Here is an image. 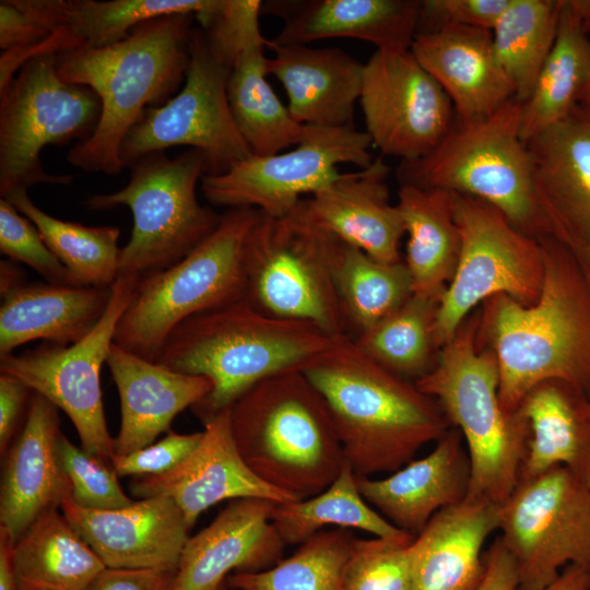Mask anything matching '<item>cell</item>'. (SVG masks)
Masks as SVG:
<instances>
[{"mask_svg":"<svg viewBox=\"0 0 590 590\" xmlns=\"http://www.w3.org/2000/svg\"><path fill=\"white\" fill-rule=\"evenodd\" d=\"M544 280L536 303L507 295L481 304L476 340L493 352L502 406L514 412L524 394L548 379L590 394V286L566 245L541 237Z\"/></svg>","mask_w":590,"mask_h":590,"instance_id":"cell-1","label":"cell"},{"mask_svg":"<svg viewBox=\"0 0 590 590\" xmlns=\"http://www.w3.org/2000/svg\"><path fill=\"white\" fill-rule=\"evenodd\" d=\"M300 371L327 404L357 477L396 472L451 426L437 401L341 337Z\"/></svg>","mask_w":590,"mask_h":590,"instance_id":"cell-2","label":"cell"},{"mask_svg":"<svg viewBox=\"0 0 590 590\" xmlns=\"http://www.w3.org/2000/svg\"><path fill=\"white\" fill-rule=\"evenodd\" d=\"M193 13H176L134 26L122 40L56 57L64 82L88 86L101 102L92 134L75 143L67 161L85 172L116 175L123 168V139L150 107L169 99L186 78Z\"/></svg>","mask_w":590,"mask_h":590,"instance_id":"cell-3","label":"cell"},{"mask_svg":"<svg viewBox=\"0 0 590 590\" xmlns=\"http://www.w3.org/2000/svg\"><path fill=\"white\" fill-rule=\"evenodd\" d=\"M335 339L314 324L266 315L244 298L179 323L156 362L211 381V392L191 408L203 422L260 381L300 370Z\"/></svg>","mask_w":590,"mask_h":590,"instance_id":"cell-4","label":"cell"},{"mask_svg":"<svg viewBox=\"0 0 590 590\" xmlns=\"http://www.w3.org/2000/svg\"><path fill=\"white\" fill-rule=\"evenodd\" d=\"M229 422L247 465L295 500L324 491L346 463L327 404L300 370L253 386L229 408Z\"/></svg>","mask_w":590,"mask_h":590,"instance_id":"cell-5","label":"cell"},{"mask_svg":"<svg viewBox=\"0 0 590 590\" xmlns=\"http://www.w3.org/2000/svg\"><path fill=\"white\" fill-rule=\"evenodd\" d=\"M475 309L441 347L432 370L414 384L462 434L471 468L467 497L502 505L518 484L529 429L516 410L502 406L497 362L479 345Z\"/></svg>","mask_w":590,"mask_h":590,"instance_id":"cell-6","label":"cell"},{"mask_svg":"<svg viewBox=\"0 0 590 590\" xmlns=\"http://www.w3.org/2000/svg\"><path fill=\"white\" fill-rule=\"evenodd\" d=\"M522 102L511 98L494 113L453 121L442 140L426 155L401 161L400 185L446 190L486 201L522 233L550 236L532 185V163L521 139Z\"/></svg>","mask_w":590,"mask_h":590,"instance_id":"cell-7","label":"cell"},{"mask_svg":"<svg viewBox=\"0 0 590 590\" xmlns=\"http://www.w3.org/2000/svg\"><path fill=\"white\" fill-rule=\"evenodd\" d=\"M259 210L227 209L216 229L172 267L139 279L114 343L156 362L186 319L245 298V253Z\"/></svg>","mask_w":590,"mask_h":590,"instance_id":"cell-8","label":"cell"},{"mask_svg":"<svg viewBox=\"0 0 590 590\" xmlns=\"http://www.w3.org/2000/svg\"><path fill=\"white\" fill-rule=\"evenodd\" d=\"M120 190L84 201L91 210L128 206L133 227L120 249L118 276L142 278L187 257L219 226L222 214L199 203L196 188L204 175L202 154L189 149L175 158L163 152L135 162Z\"/></svg>","mask_w":590,"mask_h":590,"instance_id":"cell-9","label":"cell"},{"mask_svg":"<svg viewBox=\"0 0 590 590\" xmlns=\"http://www.w3.org/2000/svg\"><path fill=\"white\" fill-rule=\"evenodd\" d=\"M333 238L298 204L281 217L259 211L246 243L245 299L266 315L351 338L330 268Z\"/></svg>","mask_w":590,"mask_h":590,"instance_id":"cell-10","label":"cell"},{"mask_svg":"<svg viewBox=\"0 0 590 590\" xmlns=\"http://www.w3.org/2000/svg\"><path fill=\"white\" fill-rule=\"evenodd\" d=\"M56 57L28 60L0 92L1 198L40 182L69 185L72 176L44 172L40 152L51 144L81 142L98 123V96L88 86L61 80Z\"/></svg>","mask_w":590,"mask_h":590,"instance_id":"cell-11","label":"cell"},{"mask_svg":"<svg viewBox=\"0 0 590 590\" xmlns=\"http://www.w3.org/2000/svg\"><path fill=\"white\" fill-rule=\"evenodd\" d=\"M455 219L461 249L452 280L436 311L440 349L484 300L507 295L529 306L538 302L544 280L539 239L519 231L494 205L453 192Z\"/></svg>","mask_w":590,"mask_h":590,"instance_id":"cell-12","label":"cell"},{"mask_svg":"<svg viewBox=\"0 0 590 590\" xmlns=\"http://www.w3.org/2000/svg\"><path fill=\"white\" fill-rule=\"evenodd\" d=\"M229 68L211 51L203 30H192L184 86L166 103L148 108L122 141L123 167L167 148L188 145L204 158V175L225 173L252 153L227 99Z\"/></svg>","mask_w":590,"mask_h":590,"instance_id":"cell-13","label":"cell"},{"mask_svg":"<svg viewBox=\"0 0 590 590\" xmlns=\"http://www.w3.org/2000/svg\"><path fill=\"white\" fill-rule=\"evenodd\" d=\"M499 538L519 590H541L568 565L590 570V486L565 467L521 481L499 505Z\"/></svg>","mask_w":590,"mask_h":590,"instance_id":"cell-14","label":"cell"},{"mask_svg":"<svg viewBox=\"0 0 590 590\" xmlns=\"http://www.w3.org/2000/svg\"><path fill=\"white\" fill-rule=\"evenodd\" d=\"M138 281L133 276L117 278L104 316L81 341L68 346L42 344L0 356V373L16 377L63 411L76 429L81 447L107 461L114 455L115 438L104 413L101 370Z\"/></svg>","mask_w":590,"mask_h":590,"instance_id":"cell-15","label":"cell"},{"mask_svg":"<svg viewBox=\"0 0 590 590\" xmlns=\"http://www.w3.org/2000/svg\"><path fill=\"white\" fill-rule=\"evenodd\" d=\"M366 132L347 128L306 126L303 140L288 152L251 154L225 173L203 175L201 191L215 206L253 208L266 215L290 214L304 194L334 181L339 164L364 169L373 163Z\"/></svg>","mask_w":590,"mask_h":590,"instance_id":"cell-16","label":"cell"},{"mask_svg":"<svg viewBox=\"0 0 590 590\" xmlns=\"http://www.w3.org/2000/svg\"><path fill=\"white\" fill-rule=\"evenodd\" d=\"M359 104L371 145L401 161L429 153L453 123L450 98L410 49L373 54Z\"/></svg>","mask_w":590,"mask_h":590,"instance_id":"cell-17","label":"cell"},{"mask_svg":"<svg viewBox=\"0 0 590 590\" xmlns=\"http://www.w3.org/2000/svg\"><path fill=\"white\" fill-rule=\"evenodd\" d=\"M202 424V438L193 451L165 474L132 480L129 487L133 496L173 499L190 527L203 511L226 499L262 498L276 504L295 500L263 482L247 465L232 434L229 409Z\"/></svg>","mask_w":590,"mask_h":590,"instance_id":"cell-18","label":"cell"},{"mask_svg":"<svg viewBox=\"0 0 590 590\" xmlns=\"http://www.w3.org/2000/svg\"><path fill=\"white\" fill-rule=\"evenodd\" d=\"M60 510L109 568L176 573L191 529L174 500L161 495L115 509L84 508L68 496Z\"/></svg>","mask_w":590,"mask_h":590,"instance_id":"cell-19","label":"cell"},{"mask_svg":"<svg viewBox=\"0 0 590 590\" xmlns=\"http://www.w3.org/2000/svg\"><path fill=\"white\" fill-rule=\"evenodd\" d=\"M276 503L241 498L187 540L172 590H217L235 573L268 569L283 559L285 543L272 523Z\"/></svg>","mask_w":590,"mask_h":590,"instance_id":"cell-20","label":"cell"},{"mask_svg":"<svg viewBox=\"0 0 590 590\" xmlns=\"http://www.w3.org/2000/svg\"><path fill=\"white\" fill-rule=\"evenodd\" d=\"M527 145L550 236L570 249L582 246L590 240V118L577 106Z\"/></svg>","mask_w":590,"mask_h":590,"instance_id":"cell-21","label":"cell"},{"mask_svg":"<svg viewBox=\"0 0 590 590\" xmlns=\"http://www.w3.org/2000/svg\"><path fill=\"white\" fill-rule=\"evenodd\" d=\"M60 434L58 409L33 392L25 421L4 455L1 472L0 528L14 543L37 518L60 509L70 496L57 453Z\"/></svg>","mask_w":590,"mask_h":590,"instance_id":"cell-22","label":"cell"},{"mask_svg":"<svg viewBox=\"0 0 590 590\" xmlns=\"http://www.w3.org/2000/svg\"><path fill=\"white\" fill-rule=\"evenodd\" d=\"M380 160L359 172L341 173L332 182L303 198L298 208L318 228L354 246L371 258L402 261L400 241L405 234L397 204H391Z\"/></svg>","mask_w":590,"mask_h":590,"instance_id":"cell-23","label":"cell"},{"mask_svg":"<svg viewBox=\"0 0 590 590\" xmlns=\"http://www.w3.org/2000/svg\"><path fill=\"white\" fill-rule=\"evenodd\" d=\"M410 50L448 95L457 120L485 117L515 97L492 31L444 24L416 34Z\"/></svg>","mask_w":590,"mask_h":590,"instance_id":"cell-24","label":"cell"},{"mask_svg":"<svg viewBox=\"0 0 590 590\" xmlns=\"http://www.w3.org/2000/svg\"><path fill=\"white\" fill-rule=\"evenodd\" d=\"M420 0H269L261 13L284 25L274 45H306L332 37L368 42L376 50H408L417 34Z\"/></svg>","mask_w":590,"mask_h":590,"instance_id":"cell-25","label":"cell"},{"mask_svg":"<svg viewBox=\"0 0 590 590\" xmlns=\"http://www.w3.org/2000/svg\"><path fill=\"white\" fill-rule=\"evenodd\" d=\"M470 476L462 434L450 427L424 458L384 479L357 477V486L391 524L416 536L436 512L467 497Z\"/></svg>","mask_w":590,"mask_h":590,"instance_id":"cell-26","label":"cell"},{"mask_svg":"<svg viewBox=\"0 0 590 590\" xmlns=\"http://www.w3.org/2000/svg\"><path fill=\"white\" fill-rule=\"evenodd\" d=\"M120 398L114 455H127L170 430L174 418L212 390L204 376L174 371L113 343L106 359Z\"/></svg>","mask_w":590,"mask_h":590,"instance_id":"cell-27","label":"cell"},{"mask_svg":"<svg viewBox=\"0 0 590 590\" xmlns=\"http://www.w3.org/2000/svg\"><path fill=\"white\" fill-rule=\"evenodd\" d=\"M267 58V72L283 85L288 110L300 125L354 128L355 103L359 101L364 64L338 47L274 45Z\"/></svg>","mask_w":590,"mask_h":590,"instance_id":"cell-28","label":"cell"},{"mask_svg":"<svg viewBox=\"0 0 590 590\" xmlns=\"http://www.w3.org/2000/svg\"><path fill=\"white\" fill-rule=\"evenodd\" d=\"M498 524L499 505L485 499L465 497L436 512L411 542V590H475L483 546Z\"/></svg>","mask_w":590,"mask_h":590,"instance_id":"cell-29","label":"cell"},{"mask_svg":"<svg viewBox=\"0 0 590 590\" xmlns=\"http://www.w3.org/2000/svg\"><path fill=\"white\" fill-rule=\"evenodd\" d=\"M516 411L529 429L518 483L562 465L590 486V394L573 382L548 379L531 388Z\"/></svg>","mask_w":590,"mask_h":590,"instance_id":"cell-30","label":"cell"},{"mask_svg":"<svg viewBox=\"0 0 590 590\" xmlns=\"http://www.w3.org/2000/svg\"><path fill=\"white\" fill-rule=\"evenodd\" d=\"M110 287L22 282L1 292L0 356L34 340L68 346L85 338L104 316Z\"/></svg>","mask_w":590,"mask_h":590,"instance_id":"cell-31","label":"cell"},{"mask_svg":"<svg viewBox=\"0 0 590 590\" xmlns=\"http://www.w3.org/2000/svg\"><path fill=\"white\" fill-rule=\"evenodd\" d=\"M47 32L61 36L66 52L103 48L122 40L148 20L176 14L198 15L214 0H14Z\"/></svg>","mask_w":590,"mask_h":590,"instance_id":"cell-32","label":"cell"},{"mask_svg":"<svg viewBox=\"0 0 590 590\" xmlns=\"http://www.w3.org/2000/svg\"><path fill=\"white\" fill-rule=\"evenodd\" d=\"M397 206L408 234L403 261L412 292L438 304L453 278L461 249L453 192L400 185Z\"/></svg>","mask_w":590,"mask_h":590,"instance_id":"cell-33","label":"cell"},{"mask_svg":"<svg viewBox=\"0 0 590 590\" xmlns=\"http://www.w3.org/2000/svg\"><path fill=\"white\" fill-rule=\"evenodd\" d=\"M12 560L21 590H86L106 568L60 509L31 524L14 543Z\"/></svg>","mask_w":590,"mask_h":590,"instance_id":"cell-34","label":"cell"},{"mask_svg":"<svg viewBox=\"0 0 590 590\" xmlns=\"http://www.w3.org/2000/svg\"><path fill=\"white\" fill-rule=\"evenodd\" d=\"M267 43L261 34L238 50L226 85L235 122L255 155H271L297 145L306 132V126L293 118L266 79Z\"/></svg>","mask_w":590,"mask_h":590,"instance_id":"cell-35","label":"cell"},{"mask_svg":"<svg viewBox=\"0 0 590 590\" xmlns=\"http://www.w3.org/2000/svg\"><path fill=\"white\" fill-rule=\"evenodd\" d=\"M590 79V37L568 0H562L553 48L522 102L520 134L524 143L567 117Z\"/></svg>","mask_w":590,"mask_h":590,"instance_id":"cell-36","label":"cell"},{"mask_svg":"<svg viewBox=\"0 0 590 590\" xmlns=\"http://www.w3.org/2000/svg\"><path fill=\"white\" fill-rule=\"evenodd\" d=\"M330 263L352 339L393 312L413 294L403 260L382 262L334 237Z\"/></svg>","mask_w":590,"mask_h":590,"instance_id":"cell-37","label":"cell"},{"mask_svg":"<svg viewBox=\"0 0 590 590\" xmlns=\"http://www.w3.org/2000/svg\"><path fill=\"white\" fill-rule=\"evenodd\" d=\"M271 519L286 545L302 544L328 526L357 529L386 539L412 536L369 506L347 462L321 493L306 499L275 504Z\"/></svg>","mask_w":590,"mask_h":590,"instance_id":"cell-38","label":"cell"},{"mask_svg":"<svg viewBox=\"0 0 590 590\" xmlns=\"http://www.w3.org/2000/svg\"><path fill=\"white\" fill-rule=\"evenodd\" d=\"M3 199L37 227L47 247L80 285L110 287L115 283L121 249L118 227L56 219L36 206L26 190L13 191Z\"/></svg>","mask_w":590,"mask_h":590,"instance_id":"cell-39","label":"cell"},{"mask_svg":"<svg viewBox=\"0 0 590 590\" xmlns=\"http://www.w3.org/2000/svg\"><path fill=\"white\" fill-rule=\"evenodd\" d=\"M437 306L436 302L412 294L353 341L374 362L415 382L432 370L441 350L435 332Z\"/></svg>","mask_w":590,"mask_h":590,"instance_id":"cell-40","label":"cell"},{"mask_svg":"<svg viewBox=\"0 0 590 590\" xmlns=\"http://www.w3.org/2000/svg\"><path fill=\"white\" fill-rule=\"evenodd\" d=\"M562 0H509L492 31L498 61L515 97L524 102L553 48Z\"/></svg>","mask_w":590,"mask_h":590,"instance_id":"cell-41","label":"cell"},{"mask_svg":"<svg viewBox=\"0 0 590 590\" xmlns=\"http://www.w3.org/2000/svg\"><path fill=\"white\" fill-rule=\"evenodd\" d=\"M354 536L345 529L321 530L290 557L256 573H235L226 585L234 590H340Z\"/></svg>","mask_w":590,"mask_h":590,"instance_id":"cell-42","label":"cell"},{"mask_svg":"<svg viewBox=\"0 0 590 590\" xmlns=\"http://www.w3.org/2000/svg\"><path fill=\"white\" fill-rule=\"evenodd\" d=\"M413 539L354 538L340 590H411Z\"/></svg>","mask_w":590,"mask_h":590,"instance_id":"cell-43","label":"cell"},{"mask_svg":"<svg viewBox=\"0 0 590 590\" xmlns=\"http://www.w3.org/2000/svg\"><path fill=\"white\" fill-rule=\"evenodd\" d=\"M61 469L68 480L70 498L88 509H115L132 504L119 484L110 461L72 444L62 433L57 441Z\"/></svg>","mask_w":590,"mask_h":590,"instance_id":"cell-44","label":"cell"},{"mask_svg":"<svg viewBox=\"0 0 590 590\" xmlns=\"http://www.w3.org/2000/svg\"><path fill=\"white\" fill-rule=\"evenodd\" d=\"M0 252L27 264L46 282L80 285L44 241L37 227L5 199H0Z\"/></svg>","mask_w":590,"mask_h":590,"instance_id":"cell-45","label":"cell"},{"mask_svg":"<svg viewBox=\"0 0 590 590\" xmlns=\"http://www.w3.org/2000/svg\"><path fill=\"white\" fill-rule=\"evenodd\" d=\"M202 432L178 434L173 430L157 442L127 455H113L110 463L118 476H157L184 461L199 445Z\"/></svg>","mask_w":590,"mask_h":590,"instance_id":"cell-46","label":"cell"},{"mask_svg":"<svg viewBox=\"0 0 590 590\" xmlns=\"http://www.w3.org/2000/svg\"><path fill=\"white\" fill-rule=\"evenodd\" d=\"M509 0H423L417 34L444 24L493 31Z\"/></svg>","mask_w":590,"mask_h":590,"instance_id":"cell-47","label":"cell"},{"mask_svg":"<svg viewBox=\"0 0 590 590\" xmlns=\"http://www.w3.org/2000/svg\"><path fill=\"white\" fill-rule=\"evenodd\" d=\"M33 391L14 376L0 373V453L3 457L25 420Z\"/></svg>","mask_w":590,"mask_h":590,"instance_id":"cell-48","label":"cell"},{"mask_svg":"<svg viewBox=\"0 0 590 590\" xmlns=\"http://www.w3.org/2000/svg\"><path fill=\"white\" fill-rule=\"evenodd\" d=\"M175 571L157 569H103L86 590H172Z\"/></svg>","mask_w":590,"mask_h":590,"instance_id":"cell-49","label":"cell"},{"mask_svg":"<svg viewBox=\"0 0 590 590\" xmlns=\"http://www.w3.org/2000/svg\"><path fill=\"white\" fill-rule=\"evenodd\" d=\"M49 35L50 33L20 9L14 0L0 2V48L3 51L35 46Z\"/></svg>","mask_w":590,"mask_h":590,"instance_id":"cell-50","label":"cell"},{"mask_svg":"<svg viewBox=\"0 0 590 590\" xmlns=\"http://www.w3.org/2000/svg\"><path fill=\"white\" fill-rule=\"evenodd\" d=\"M485 569L475 590H517V566L498 536L484 552Z\"/></svg>","mask_w":590,"mask_h":590,"instance_id":"cell-51","label":"cell"},{"mask_svg":"<svg viewBox=\"0 0 590 590\" xmlns=\"http://www.w3.org/2000/svg\"><path fill=\"white\" fill-rule=\"evenodd\" d=\"M13 545L10 534L0 528V590H21L12 560Z\"/></svg>","mask_w":590,"mask_h":590,"instance_id":"cell-52","label":"cell"},{"mask_svg":"<svg viewBox=\"0 0 590 590\" xmlns=\"http://www.w3.org/2000/svg\"><path fill=\"white\" fill-rule=\"evenodd\" d=\"M541 590H590V570L578 565H568L556 580Z\"/></svg>","mask_w":590,"mask_h":590,"instance_id":"cell-53","label":"cell"},{"mask_svg":"<svg viewBox=\"0 0 590 590\" xmlns=\"http://www.w3.org/2000/svg\"><path fill=\"white\" fill-rule=\"evenodd\" d=\"M24 282L22 270L12 260H1L0 262V293Z\"/></svg>","mask_w":590,"mask_h":590,"instance_id":"cell-54","label":"cell"},{"mask_svg":"<svg viewBox=\"0 0 590 590\" xmlns=\"http://www.w3.org/2000/svg\"><path fill=\"white\" fill-rule=\"evenodd\" d=\"M571 251L590 286V240L576 249H571Z\"/></svg>","mask_w":590,"mask_h":590,"instance_id":"cell-55","label":"cell"},{"mask_svg":"<svg viewBox=\"0 0 590 590\" xmlns=\"http://www.w3.org/2000/svg\"><path fill=\"white\" fill-rule=\"evenodd\" d=\"M577 106L590 118V79L580 94Z\"/></svg>","mask_w":590,"mask_h":590,"instance_id":"cell-56","label":"cell"},{"mask_svg":"<svg viewBox=\"0 0 590 590\" xmlns=\"http://www.w3.org/2000/svg\"><path fill=\"white\" fill-rule=\"evenodd\" d=\"M217 590H229L228 586L224 583L222 587H220Z\"/></svg>","mask_w":590,"mask_h":590,"instance_id":"cell-57","label":"cell"},{"mask_svg":"<svg viewBox=\"0 0 590 590\" xmlns=\"http://www.w3.org/2000/svg\"><path fill=\"white\" fill-rule=\"evenodd\" d=\"M588 34H589V37H590V31L588 32Z\"/></svg>","mask_w":590,"mask_h":590,"instance_id":"cell-58","label":"cell"}]
</instances>
